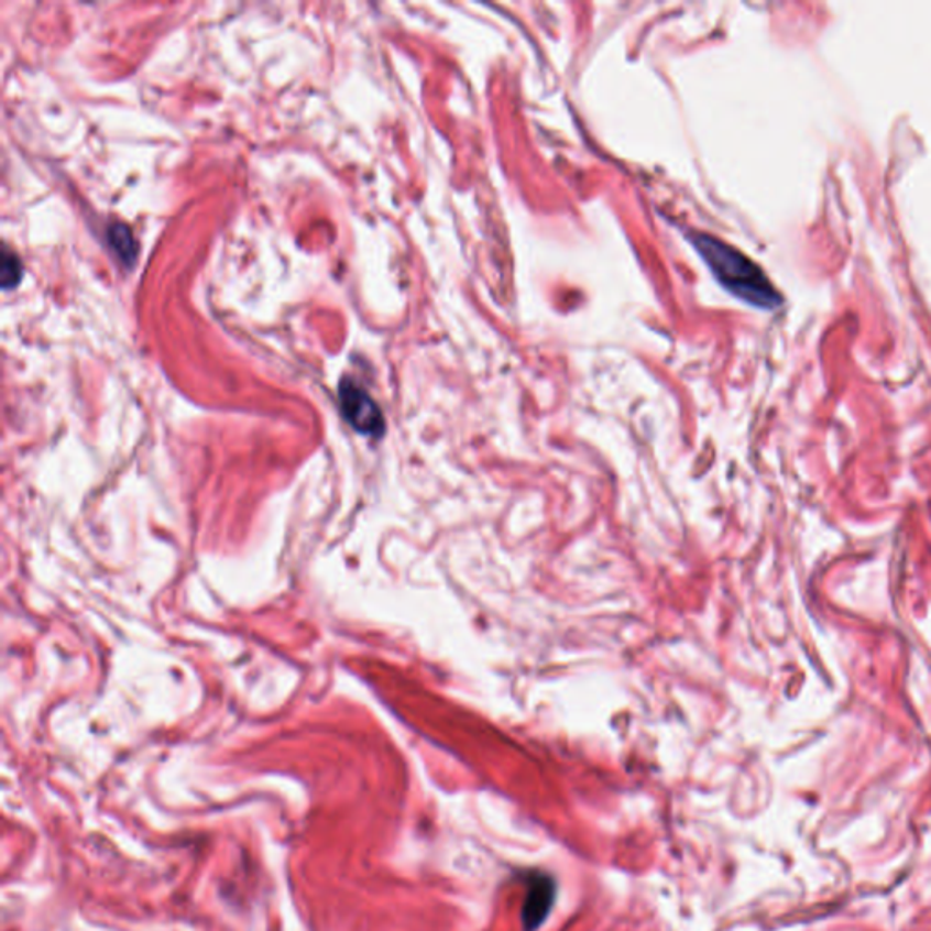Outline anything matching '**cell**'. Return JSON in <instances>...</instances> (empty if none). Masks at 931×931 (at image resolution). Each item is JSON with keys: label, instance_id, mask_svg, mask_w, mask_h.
I'll return each mask as SVG.
<instances>
[{"label": "cell", "instance_id": "cell-1", "mask_svg": "<svg viewBox=\"0 0 931 931\" xmlns=\"http://www.w3.org/2000/svg\"><path fill=\"white\" fill-rule=\"evenodd\" d=\"M690 239L719 283L735 297L764 309L777 308L782 303L766 273L737 248L708 233H693Z\"/></svg>", "mask_w": 931, "mask_h": 931}, {"label": "cell", "instance_id": "cell-2", "mask_svg": "<svg viewBox=\"0 0 931 931\" xmlns=\"http://www.w3.org/2000/svg\"><path fill=\"white\" fill-rule=\"evenodd\" d=\"M340 412L351 428L362 435L381 437L384 434V417L377 403L368 395L364 387L351 379L342 381L339 387Z\"/></svg>", "mask_w": 931, "mask_h": 931}, {"label": "cell", "instance_id": "cell-3", "mask_svg": "<svg viewBox=\"0 0 931 931\" xmlns=\"http://www.w3.org/2000/svg\"><path fill=\"white\" fill-rule=\"evenodd\" d=\"M555 900V883L548 875L532 877L523 908L524 930L535 931L545 922Z\"/></svg>", "mask_w": 931, "mask_h": 931}, {"label": "cell", "instance_id": "cell-4", "mask_svg": "<svg viewBox=\"0 0 931 931\" xmlns=\"http://www.w3.org/2000/svg\"><path fill=\"white\" fill-rule=\"evenodd\" d=\"M108 244L119 256V261L124 262V264H133L136 256V244L128 226L121 224V222L111 224L110 230H108Z\"/></svg>", "mask_w": 931, "mask_h": 931}, {"label": "cell", "instance_id": "cell-5", "mask_svg": "<svg viewBox=\"0 0 931 931\" xmlns=\"http://www.w3.org/2000/svg\"><path fill=\"white\" fill-rule=\"evenodd\" d=\"M22 273H24V267H22L19 255H17L15 252H11L10 248L4 247V250H2V267H0V275H2V288H4L6 292H10V289L19 286Z\"/></svg>", "mask_w": 931, "mask_h": 931}]
</instances>
